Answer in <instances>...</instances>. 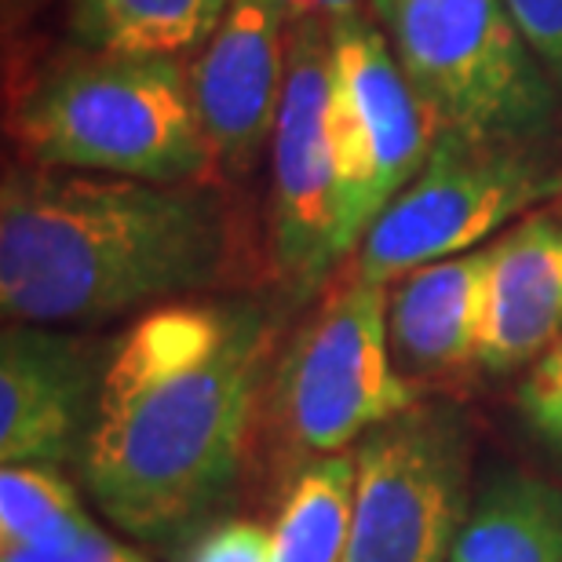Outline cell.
<instances>
[{"label": "cell", "mask_w": 562, "mask_h": 562, "mask_svg": "<svg viewBox=\"0 0 562 562\" xmlns=\"http://www.w3.org/2000/svg\"><path fill=\"white\" fill-rule=\"evenodd\" d=\"M271 318L241 300H172L110 347L81 468L132 537L198 522L238 479L267 395Z\"/></svg>", "instance_id": "1"}, {"label": "cell", "mask_w": 562, "mask_h": 562, "mask_svg": "<svg viewBox=\"0 0 562 562\" xmlns=\"http://www.w3.org/2000/svg\"><path fill=\"white\" fill-rule=\"evenodd\" d=\"M231 263L223 198L70 168H11L0 187V311L22 325H99L212 289Z\"/></svg>", "instance_id": "2"}, {"label": "cell", "mask_w": 562, "mask_h": 562, "mask_svg": "<svg viewBox=\"0 0 562 562\" xmlns=\"http://www.w3.org/2000/svg\"><path fill=\"white\" fill-rule=\"evenodd\" d=\"M15 136L41 168L146 183H205L216 172L190 70L168 55L88 48L52 66L22 95Z\"/></svg>", "instance_id": "3"}, {"label": "cell", "mask_w": 562, "mask_h": 562, "mask_svg": "<svg viewBox=\"0 0 562 562\" xmlns=\"http://www.w3.org/2000/svg\"><path fill=\"white\" fill-rule=\"evenodd\" d=\"M413 402L417 391L391 355L387 285L351 263L281 351L263 395L271 435L303 468L344 453Z\"/></svg>", "instance_id": "4"}, {"label": "cell", "mask_w": 562, "mask_h": 562, "mask_svg": "<svg viewBox=\"0 0 562 562\" xmlns=\"http://www.w3.org/2000/svg\"><path fill=\"white\" fill-rule=\"evenodd\" d=\"M438 132L533 139L555 92L504 0H373Z\"/></svg>", "instance_id": "5"}, {"label": "cell", "mask_w": 562, "mask_h": 562, "mask_svg": "<svg viewBox=\"0 0 562 562\" xmlns=\"http://www.w3.org/2000/svg\"><path fill=\"white\" fill-rule=\"evenodd\" d=\"M562 198V161L530 139L442 132L417 179L380 212L355 249V267L391 285L424 263L482 249L526 212Z\"/></svg>", "instance_id": "6"}, {"label": "cell", "mask_w": 562, "mask_h": 562, "mask_svg": "<svg viewBox=\"0 0 562 562\" xmlns=\"http://www.w3.org/2000/svg\"><path fill=\"white\" fill-rule=\"evenodd\" d=\"M355 519L344 562H449L471 515V438L446 402H413L355 453Z\"/></svg>", "instance_id": "7"}, {"label": "cell", "mask_w": 562, "mask_h": 562, "mask_svg": "<svg viewBox=\"0 0 562 562\" xmlns=\"http://www.w3.org/2000/svg\"><path fill=\"white\" fill-rule=\"evenodd\" d=\"M333 33V136L340 157V256H355L376 216L406 190L438 143L387 33L355 15Z\"/></svg>", "instance_id": "8"}, {"label": "cell", "mask_w": 562, "mask_h": 562, "mask_svg": "<svg viewBox=\"0 0 562 562\" xmlns=\"http://www.w3.org/2000/svg\"><path fill=\"white\" fill-rule=\"evenodd\" d=\"M271 256L296 296L318 292L344 263L333 33L322 22H292L289 33V77L271 136Z\"/></svg>", "instance_id": "9"}, {"label": "cell", "mask_w": 562, "mask_h": 562, "mask_svg": "<svg viewBox=\"0 0 562 562\" xmlns=\"http://www.w3.org/2000/svg\"><path fill=\"white\" fill-rule=\"evenodd\" d=\"M285 0H231L220 30L190 59V92L216 168L245 172L274 136L289 77Z\"/></svg>", "instance_id": "10"}, {"label": "cell", "mask_w": 562, "mask_h": 562, "mask_svg": "<svg viewBox=\"0 0 562 562\" xmlns=\"http://www.w3.org/2000/svg\"><path fill=\"white\" fill-rule=\"evenodd\" d=\"M106 358L48 325L8 322L0 336V460L63 468L85 453Z\"/></svg>", "instance_id": "11"}, {"label": "cell", "mask_w": 562, "mask_h": 562, "mask_svg": "<svg viewBox=\"0 0 562 562\" xmlns=\"http://www.w3.org/2000/svg\"><path fill=\"white\" fill-rule=\"evenodd\" d=\"M486 252V333L479 366L512 373L533 366L562 336V198L515 220Z\"/></svg>", "instance_id": "12"}, {"label": "cell", "mask_w": 562, "mask_h": 562, "mask_svg": "<svg viewBox=\"0 0 562 562\" xmlns=\"http://www.w3.org/2000/svg\"><path fill=\"white\" fill-rule=\"evenodd\" d=\"M486 245L424 263L387 285V336L395 366L413 376H453L479 366L486 333Z\"/></svg>", "instance_id": "13"}, {"label": "cell", "mask_w": 562, "mask_h": 562, "mask_svg": "<svg viewBox=\"0 0 562 562\" xmlns=\"http://www.w3.org/2000/svg\"><path fill=\"white\" fill-rule=\"evenodd\" d=\"M449 562H562V486L497 475L471 504Z\"/></svg>", "instance_id": "14"}, {"label": "cell", "mask_w": 562, "mask_h": 562, "mask_svg": "<svg viewBox=\"0 0 562 562\" xmlns=\"http://www.w3.org/2000/svg\"><path fill=\"white\" fill-rule=\"evenodd\" d=\"M231 0H70V30L92 52L194 55L220 30Z\"/></svg>", "instance_id": "15"}, {"label": "cell", "mask_w": 562, "mask_h": 562, "mask_svg": "<svg viewBox=\"0 0 562 562\" xmlns=\"http://www.w3.org/2000/svg\"><path fill=\"white\" fill-rule=\"evenodd\" d=\"M355 453L307 460L292 475L271 541L274 562H344L355 519Z\"/></svg>", "instance_id": "16"}, {"label": "cell", "mask_w": 562, "mask_h": 562, "mask_svg": "<svg viewBox=\"0 0 562 562\" xmlns=\"http://www.w3.org/2000/svg\"><path fill=\"white\" fill-rule=\"evenodd\" d=\"M92 526L74 486L55 468L4 464L0 471V552H52Z\"/></svg>", "instance_id": "17"}, {"label": "cell", "mask_w": 562, "mask_h": 562, "mask_svg": "<svg viewBox=\"0 0 562 562\" xmlns=\"http://www.w3.org/2000/svg\"><path fill=\"white\" fill-rule=\"evenodd\" d=\"M519 409L526 424L562 453V336L537 358L519 384Z\"/></svg>", "instance_id": "18"}, {"label": "cell", "mask_w": 562, "mask_h": 562, "mask_svg": "<svg viewBox=\"0 0 562 562\" xmlns=\"http://www.w3.org/2000/svg\"><path fill=\"white\" fill-rule=\"evenodd\" d=\"M183 562H274L271 530L252 519H227L209 526L190 544Z\"/></svg>", "instance_id": "19"}, {"label": "cell", "mask_w": 562, "mask_h": 562, "mask_svg": "<svg viewBox=\"0 0 562 562\" xmlns=\"http://www.w3.org/2000/svg\"><path fill=\"white\" fill-rule=\"evenodd\" d=\"M504 4L522 37L530 41L537 59L562 77V0H504Z\"/></svg>", "instance_id": "20"}, {"label": "cell", "mask_w": 562, "mask_h": 562, "mask_svg": "<svg viewBox=\"0 0 562 562\" xmlns=\"http://www.w3.org/2000/svg\"><path fill=\"white\" fill-rule=\"evenodd\" d=\"M0 562H146L132 548L114 541L99 526L85 530L74 544L52 548V552H0Z\"/></svg>", "instance_id": "21"}, {"label": "cell", "mask_w": 562, "mask_h": 562, "mask_svg": "<svg viewBox=\"0 0 562 562\" xmlns=\"http://www.w3.org/2000/svg\"><path fill=\"white\" fill-rule=\"evenodd\" d=\"M285 11L292 22H322V26H336V22L366 15V0H285Z\"/></svg>", "instance_id": "22"}]
</instances>
